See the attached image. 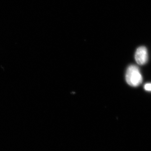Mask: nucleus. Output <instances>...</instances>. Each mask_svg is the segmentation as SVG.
I'll return each mask as SVG.
<instances>
[{
	"label": "nucleus",
	"instance_id": "nucleus-1",
	"mask_svg": "<svg viewBox=\"0 0 151 151\" xmlns=\"http://www.w3.org/2000/svg\"><path fill=\"white\" fill-rule=\"evenodd\" d=\"M126 80L128 84L133 87H137L142 84V76L137 66L131 65L128 67L126 73Z\"/></svg>",
	"mask_w": 151,
	"mask_h": 151
},
{
	"label": "nucleus",
	"instance_id": "nucleus-2",
	"mask_svg": "<svg viewBox=\"0 0 151 151\" xmlns=\"http://www.w3.org/2000/svg\"><path fill=\"white\" fill-rule=\"evenodd\" d=\"M135 59L136 62L140 65L146 64L148 61V52L145 46H140L136 50L135 54Z\"/></svg>",
	"mask_w": 151,
	"mask_h": 151
},
{
	"label": "nucleus",
	"instance_id": "nucleus-3",
	"mask_svg": "<svg viewBox=\"0 0 151 151\" xmlns=\"http://www.w3.org/2000/svg\"><path fill=\"white\" fill-rule=\"evenodd\" d=\"M144 89L146 91L148 92H151V83H146L144 85Z\"/></svg>",
	"mask_w": 151,
	"mask_h": 151
}]
</instances>
